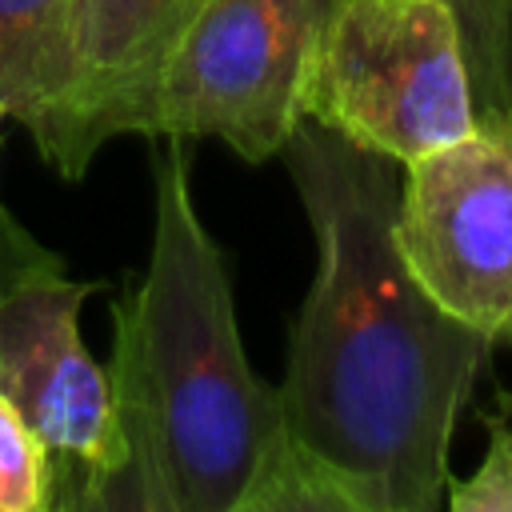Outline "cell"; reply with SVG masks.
Returning a JSON list of instances; mask_svg holds the SVG:
<instances>
[{
	"mask_svg": "<svg viewBox=\"0 0 512 512\" xmlns=\"http://www.w3.org/2000/svg\"><path fill=\"white\" fill-rule=\"evenodd\" d=\"M152 256L116 300L108 360L128 444L120 512H236L256 464L284 428L240 344L232 280L196 200L184 136L152 160Z\"/></svg>",
	"mask_w": 512,
	"mask_h": 512,
	"instance_id": "7a4b0ae2",
	"label": "cell"
},
{
	"mask_svg": "<svg viewBox=\"0 0 512 512\" xmlns=\"http://www.w3.org/2000/svg\"><path fill=\"white\" fill-rule=\"evenodd\" d=\"M44 256H52V248H44L4 204H0V296H4V288L16 280V276H24L32 264H40Z\"/></svg>",
	"mask_w": 512,
	"mask_h": 512,
	"instance_id": "4fadbf2b",
	"label": "cell"
},
{
	"mask_svg": "<svg viewBox=\"0 0 512 512\" xmlns=\"http://www.w3.org/2000/svg\"><path fill=\"white\" fill-rule=\"evenodd\" d=\"M0 512H52V464L44 440L0 388Z\"/></svg>",
	"mask_w": 512,
	"mask_h": 512,
	"instance_id": "8fae6325",
	"label": "cell"
},
{
	"mask_svg": "<svg viewBox=\"0 0 512 512\" xmlns=\"http://www.w3.org/2000/svg\"><path fill=\"white\" fill-rule=\"evenodd\" d=\"M236 512H360V504L332 468H324L288 436V428H280Z\"/></svg>",
	"mask_w": 512,
	"mask_h": 512,
	"instance_id": "9c48e42d",
	"label": "cell"
},
{
	"mask_svg": "<svg viewBox=\"0 0 512 512\" xmlns=\"http://www.w3.org/2000/svg\"><path fill=\"white\" fill-rule=\"evenodd\" d=\"M72 84V0H0V116L36 140Z\"/></svg>",
	"mask_w": 512,
	"mask_h": 512,
	"instance_id": "ba28073f",
	"label": "cell"
},
{
	"mask_svg": "<svg viewBox=\"0 0 512 512\" xmlns=\"http://www.w3.org/2000/svg\"><path fill=\"white\" fill-rule=\"evenodd\" d=\"M476 92V112H512V0H448Z\"/></svg>",
	"mask_w": 512,
	"mask_h": 512,
	"instance_id": "30bf717a",
	"label": "cell"
},
{
	"mask_svg": "<svg viewBox=\"0 0 512 512\" xmlns=\"http://www.w3.org/2000/svg\"><path fill=\"white\" fill-rule=\"evenodd\" d=\"M476 92L448 0H340L324 24L308 120L400 168L476 128Z\"/></svg>",
	"mask_w": 512,
	"mask_h": 512,
	"instance_id": "3957f363",
	"label": "cell"
},
{
	"mask_svg": "<svg viewBox=\"0 0 512 512\" xmlns=\"http://www.w3.org/2000/svg\"><path fill=\"white\" fill-rule=\"evenodd\" d=\"M204 0H72V84L36 136L40 160L80 180L116 136H148L160 72Z\"/></svg>",
	"mask_w": 512,
	"mask_h": 512,
	"instance_id": "52a82bcc",
	"label": "cell"
},
{
	"mask_svg": "<svg viewBox=\"0 0 512 512\" xmlns=\"http://www.w3.org/2000/svg\"><path fill=\"white\" fill-rule=\"evenodd\" d=\"M340 0H204L172 48L148 136H216L264 164L308 120L324 24Z\"/></svg>",
	"mask_w": 512,
	"mask_h": 512,
	"instance_id": "277c9868",
	"label": "cell"
},
{
	"mask_svg": "<svg viewBox=\"0 0 512 512\" xmlns=\"http://www.w3.org/2000/svg\"><path fill=\"white\" fill-rule=\"evenodd\" d=\"M488 452L468 480H452L448 508L452 512H512V424L504 412L484 416Z\"/></svg>",
	"mask_w": 512,
	"mask_h": 512,
	"instance_id": "7c38bea8",
	"label": "cell"
},
{
	"mask_svg": "<svg viewBox=\"0 0 512 512\" xmlns=\"http://www.w3.org/2000/svg\"><path fill=\"white\" fill-rule=\"evenodd\" d=\"M284 160L320 256L276 388L284 428L360 512H432L452 484L456 416L496 344L404 264L396 160L320 120H300Z\"/></svg>",
	"mask_w": 512,
	"mask_h": 512,
	"instance_id": "6da1fadb",
	"label": "cell"
},
{
	"mask_svg": "<svg viewBox=\"0 0 512 512\" xmlns=\"http://www.w3.org/2000/svg\"><path fill=\"white\" fill-rule=\"evenodd\" d=\"M396 244L444 312L512 344V112L404 164Z\"/></svg>",
	"mask_w": 512,
	"mask_h": 512,
	"instance_id": "8992f818",
	"label": "cell"
},
{
	"mask_svg": "<svg viewBox=\"0 0 512 512\" xmlns=\"http://www.w3.org/2000/svg\"><path fill=\"white\" fill-rule=\"evenodd\" d=\"M92 292L52 252L0 296V388L48 448L52 512H112L128 468L108 368L80 340Z\"/></svg>",
	"mask_w": 512,
	"mask_h": 512,
	"instance_id": "5b68a950",
	"label": "cell"
}]
</instances>
